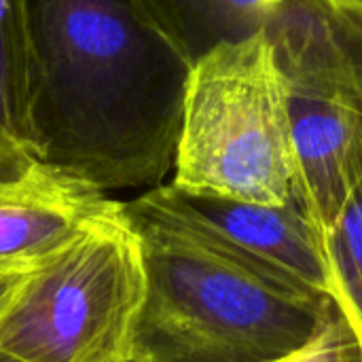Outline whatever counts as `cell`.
Here are the masks:
<instances>
[{
    "instance_id": "cell-1",
    "label": "cell",
    "mask_w": 362,
    "mask_h": 362,
    "mask_svg": "<svg viewBox=\"0 0 362 362\" xmlns=\"http://www.w3.org/2000/svg\"><path fill=\"white\" fill-rule=\"evenodd\" d=\"M34 161L95 191L174 170L191 64L136 0H23Z\"/></svg>"
},
{
    "instance_id": "cell-2",
    "label": "cell",
    "mask_w": 362,
    "mask_h": 362,
    "mask_svg": "<svg viewBox=\"0 0 362 362\" xmlns=\"http://www.w3.org/2000/svg\"><path fill=\"white\" fill-rule=\"evenodd\" d=\"M144 265L132 362H280L305 350L337 301L204 229L157 189L121 204Z\"/></svg>"
},
{
    "instance_id": "cell-3",
    "label": "cell",
    "mask_w": 362,
    "mask_h": 362,
    "mask_svg": "<svg viewBox=\"0 0 362 362\" xmlns=\"http://www.w3.org/2000/svg\"><path fill=\"white\" fill-rule=\"evenodd\" d=\"M291 87L265 36L223 42L189 74L172 185L280 206L293 195Z\"/></svg>"
},
{
    "instance_id": "cell-4",
    "label": "cell",
    "mask_w": 362,
    "mask_h": 362,
    "mask_svg": "<svg viewBox=\"0 0 362 362\" xmlns=\"http://www.w3.org/2000/svg\"><path fill=\"white\" fill-rule=\"evenodd\" d=\"M144 265L123 208L32 269L0 318V350L21 362H132Z\"/></svg>"
},
{
    "instance_id": "cell-5",
    "label": "cell",
    "mask_w": 362,
    "mask_h": 362,
    "mask_svg": "<svg viewBox=\"0 0 362 362\" xmlns=\"http://www.w3.org/2000/svg\"><path fill=\"white\" fill-rule=\"evenodd\" d=\"M193 66L223 42L265 36L291 87L362 83V23L322 0H136Z\"/></svg>"
},
{
    "instance_id": "cell-6",
    "label": "cell",
    "mask_w": 362,
    "mask_h": 362,
    "mask_svg": "<svg viewBox=\"0 0 362 362\" xmlns=\"http://www.w3.org/2000/svg\"><path fill=\"white\" fill-rule=\"evenodd\" d=\"M293 197L322 238L362 182V89H291Z\"/></svg>"
},
{
    "instance_id": "cell-7",
    "label": "cell",
    "mask_w": 362,
    "mask_h": 362,
    "mask_svg": "<svg viewBox=\"0 0 362 362\" xmlns=\"http://www.w3.org/2000/svg\"><path fill=\"white\" fill-rule=\"evenodd\" d=\"M155 189L178 212L238 250L331 295L325 238L293 195L280 206H265L191 193L172 182Z\"/></svg>"
},
{
    "instance_id": "cell-8",
    "label": "cell",
    "mask_w": 362,
    "mask_h": 362,
    "mask_svg": "<svg viewBox=\"0 0 362 362\" xmlns=\"http://www.w3.org/2000/svg\"><path fill=\"white\" fill-rule=\"evenodd\" d=\"M119 206L106 193L40 165L0 182V267L49 261Z\"/></svg>"
},
{
    "instance_id": "cell-9",
    "label": "cell",
    "mask_w": 362,
    "mask_h": 362,
    "mask_svg": "<svg viewBox=\"0 0 362 362\" xmlns=\"http://www.w3.org/2000/svg\"><path fill=\"white\" fill-rule=\"evenodd\" d=\"M34 165L28 142L23 0H0V182L17 180Z\"/></svg>"
},
{
    "instance_id": "cell-10",
    "label": "cell",
    "mask_w": 362,
    "mask_h": 362,
    "mask_svg": "<svg viewBox=\"0 0 362 362\" xmlns=\"http://www.w3.org/2000/svg\"><path fill=\"white\" fill-rule=\"evenodd\" d=\"M331 295L362 339V182L325 235Z\"/></svg>"
},
{
    "instance_id": "cell-11",
    "label": "cell",
    "mask_w": 362,
    "mask_h": 362,
    "mask_svg": "<svg viewBox=\"0 0 362 362\" xmlns=\"http://www.w3.org/2000/svg\"><path fill=\"white\" fill-rule=\"evenodd\" d=\"M280 362H362V339L341 310H337L325 331L305 350Z\"/></svg>"
},
{
    "instance_id": "cell-12",
    "label": "cell",
    "mask_w": 362,
    "mask_h": 362,
    "mask_svg": "<svg viewBox=\"0 0 362 362\" xmlns=\"http://www.w3.org/2000/svg\"><path fill=\"white\" fill-rule=\"evenodd\" d=\"M34 267H38V265H30V267H0V318L11 308V303L15 301L17 293L21 291L23 282L28 280V276L32 274Z\"/></svg>"
},
{
    "instance_id": "cell-13",
    "label": "cell",
    "mask_w": 362,
    "mask_h": 362,
    "mask_svg": "<svg viewBox=\"0 0 362 362\" xmlns=\"http://www.w3.org/2000/svg\"><path fill=\"white\" fill-rule=\"evenodd\" d=\"M322 2L362 23V0H322Z\"/></svg>"
},
{
    "instance_id": "cell-14",
    "label": "cell",
    "mask_w": 362,
    "mask_h": 362,
    "mask_svg": "<svg viewBox=\"0 0 362 362\" xmlns=\"http://www.w3.org/2000/svg\"><path fill=\"white\" fill-rule=\"evenodd\" d=\"M0 362H21V361L13 358V356H8L6 352H2V350H0Z\"/></svg>"
}]
</instances>
